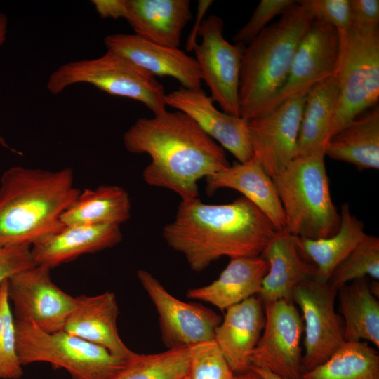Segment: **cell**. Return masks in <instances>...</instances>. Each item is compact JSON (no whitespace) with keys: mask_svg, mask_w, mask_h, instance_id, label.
Returning <instances> with one entry per match:
<instances>
[{"mask_svg":"<svg viewBox=\"0 0 379 379\" xmlns=\"http://www.w3.org/2000/svg\"><path fill=\"white\" fill-rule=\"evenodd\" d=\"M77 84H88L109 95L140 102L154 115L166 111V94L155 77L110 50L97 58L60 65L49 76L46 88L58 95Z\"/></svg>","mask_w":379,"mask_h":379,"instance_id":"cell-8","label":"cell"},{"mask_svg":"<svg viewBox=\"0 0 379 379\" xmlns=\"http://www.w3.org/2000/svg\"><path fill=\"white\" fill-rule=\"evenodd\" d=\"M324 157V152L297 157L272 178L285 215V231L293 237L326 238L340 227Z\"/></svg>","mask_w":379,"mask_h":379,"instance_id":"cell-5","label":"cell"},{"mask_svg":"<svg viewBox=\"0 0 379 379\" xmlns=\"http://www.w3.org/2000/svg\"><path fill=\"white\" fill-rule=\"evenodd\" d=\"M34 265L30 246H0V286L13 274Z\"/></svg>","mask_w":379,"mask_h":379,"instance_id":"cell-37","label":"cell"},{"mask_svg":"<svg viewBox=\"0 0 379 379\" xmlns=\"http://www.w3.org/2000/svg\"><path fill=\"white\" fill-rule=\"evenodd\" d=\"M260 255L269 265L257 295L263 305L279 300L293 302L295 288L315 277V265L303 259L295 237L285 230L277 232Z\"/></svg>","mask_w":379,"mask_h":379,"instance_id":"cell-21","label":"cell"},{"mask_svg":"<svg viewBox=\"0 0 379 379\" xmlns=\"http://www.w3.org/2000/svg\"><path fill=\"white\" fill-rule=\"evenodd\" d=\"M206 182L208 194L221 188L237 190L270 220L277 232L285 230V215L273 179L253 157L208 176Z\"/></svg>","mask_w":379,"mask_h":379,"instance_id":"cell-23","label":"cell"},{"mask_svg":"<svg viewBox=\"0 0 379 379\" xmlns=\"http://www.w3.org/2000/svg\"><path fill=\"white\" fill-rule=\"evenodd\" d=\"M8 28V18L2 13H0V47L4 44L6 39Z\"/></svg>","mask_w":379,"mask_h":379,"instance_id":"cell-40","label":"cell"},{"mask_svg":"<svg viewBox=\"0 0 379 379\" xmlns=\"http://www.w3.org/2000/svg\"><path fill=\"white\" fill-rule=\"evenodd\" d=\"M137 277L158 313L161 339L168 349L191 347L214 340L222 321L215 311L175 298L145 270H139Z\"/></svg>","mask_w":379,"mask_h":379,"instance_id":"cell-14","label":"cell"},{"mask_svg":"<svg viewBox=\"0 0 379 379\" xmlns=\"http://www.w3.org/2000/svg\"><path fill=\"white\" fill-rule=\"evenodd\" d=\"M370 277L379 279V239L366 234L350 255L335 269L328 284L337 291L348 282Z\"/></svg>","mask_w":379,"mask_h":379,"instance_id":"cell-32","label":"cell"},{"mask_svg":"<svg viewBox=\"0 0 379 379\" xmlns=\"http://www.w3.org/2000/svg\"><path fill=\"white\" fill-rule=\"evenodd\" d=\"M314 18L320 19L338 31L351 26L350 0H305Z\"/></svg>","mask_w":379,"mask_h":379,"instance_id":"cell-36","label":"cell"},{"mask_svg":"<svg viewBox=\"0 0 379 379\" xmlns=\"http://www.w3.org/2000/svg\"><path fill=\"white\" fill-rule=\"evenodd\" d=\"M293 0H262L253 13L248 22L234 36L235 44L245 46L252 41L276 16L281 15L294 4Z\"/></svg>","mask_w":379,"mask_h":379,"instance_id":"cell-35","label":"cell"},{"mask_svg":"<svg viewBox=\"0 0 379 379\" xmlns=\"http://www.w3.org/2000/svg\"><path fill=\"white\" fill-rule=\"evenodd\" d=\"M339 45L338 31L324 21L314 18L300 40L284 86L258 117L286 100L305 96L314 86L334 74Z\"/></svg>","mask_w":379,"mask_h":379,"instance_id":"cell-12","label":"cell"},{"mask_svg":"<svg viewBox=\"0 0 379 379\" xmlns=\"http://www.w3.org/2000/svg\"><path fill=\"white\" fill-rule=\"evenodd\" d=\"M367 278L353 281L338 290L345 342L361 340L379 347V302Z\"/></svg>","mask_w":379,"mask_h":379,"instance_id":"cell-29","label":"cell"},{"mask_svg":"<svg viewBox=\"0 0 379 379\" xmlns=\"http://www.w3.org/2000/svg\"><path fill=\"white\" fill-rule=\"evenodd\" d=\"M268 267L267 261L261 255L231 258L218 279L208 285L189 289L187 297L225 311L257 295Z\"/></svg>","mask_w":379,"mask_h":379,"instance_id":"cell-24","label":"cell"},{"mask_svg":"<svg viewBox=\"0 0 379 379\" xmlns=\"http://www.w3.org/2000/svg\"><path fill=\"white\" fill-rule=\"evenodd\" d=\"M121 240L119 225H65L33 244L31 252L36 265L52 269L81 255L112 248Z\"/></svg>","mask_w":379,"mask_h":379,"instance_id":"cell-19","label":"cell"},{"mask_svg":"<svg viewBox=\"0 0 379 379\" xmlns=\"http://www.w3.org/2000/svg\"><path fill=\"white\" fill-rule=\"evenodd\" d=\"M338 102L330 138L378 102L379 26L338 31Z\"/></svg>","mask_w":379,"mask_h":379,"instance_id":"cell-6","label":"cell"},{"mask_svg":"<svg viewBox=\"0 0 379 379\" xmlns=\"http://www.w3.org/2000/svg\"><path fill=\"white\" fill-rule=\"evenodd\" d=\"M15 326L22 366L48 362L66 370L72 379H111L131 361L64 331L47 333L31 321L18 320Z\"/></svg>","mask_w":379,"mask_h":379,"instance_id":"cell-7","label":"cell"},{"mask_svg":"<svg viewBox=\"0 0 379 379\" xmlns=\"http://www.w3.org/2000/svg\"><path fill=\"white\" fill-rule=\"evenodd\" d=\"M225 311L214 341L234 373H244L251 368V355L263 330L264 305L254 295Z\"/></svg>","mask_w":379,"mask_h":379,"instance_id":"cell-20","label":"cell"},{"mask_svg":"<svg viewBox=\"0 0 379 379\" xmlns=\"http://www.w3.org/2000/svg\"><path fill=\"white\" fill-rule=\"evenodd\" d=\"M192 347L138 354L111 379H182L189 373Z\"/></svg>","mask_w":379,"mask_h":379,"instance_id":"cell-31","label":"cell"},{"mask_svg":"<svg viewBox=\"0 0 379 379\" xmlns=\"http://www.w3.org/2000/svg\"><path fill=\"white\" fill-rule=\"evenodd\" d=\"M300 379H379V355L366 342H345Z\"/></svg>","mask_w":379,"mask_h":379,"instance_id":"cell-30","label":"cell"},{"mask_svg":"<svg viewBox=\"0 0 379 379\" xmlns=\"http://www.w3.org/2000/svg\"><path fill=\"white\" fill-rule=\"evenodd\" d=\"M231 379H263L258 373L250 368L241 373H234Z\"/></svg>","mask_w":379,"mask_h":379,"instance_id":"cell-41","label":"cell"},{"mask_svg":"<svg viewBox=\"0 0 379 379\" xmlns=\"http://www.w3.org/2000/svg\"><path fill=\"white\" fill-rule=\"evenodd\" d=\"M234 372L214 340L192 347L190 379H231Z\"/></svg>","mask_w":379,"mask_h":379,"instance_id":"cell-34","label":"cell"},{"mask_svg":"<svg viewBox=\"0 0 379 379\" xmlns=\"http://www.w3.org/2000/svg\"><path fill=\"white\" fill-rule=\"evenodd\" d=\"M305 96L286 100L268 113L248 121L253 157L272 178L297 157Z\"/></svg>","mask_w":379,"mask_h":379,"instance_id":"cell-15","label":"cell"},{"mask_svg":"<svg viewBox=\"0 0 379 379\" xmlns=\"http://www.w3.org/2000/svg\"><path fill=\"white\" fill-rule=\"evenodd\" d=\"M119 307L114 293L76 297V306L63 331L101 346L112 354L132 361L138 353L121 340L117 328Z\"/></svg>","mask_w":379,"mask_h":379,"instance_id":"cell-18","label":"cell"},{"mask_svg":"<svg viewBox=\"0 0 379 379\" xmlns=\"http://www.w3.org/2000/svg\"><path fill=\"white\" fill-rule=\"evenodd\" d=\"M223 20L215 15L200 24L201 44L193 48L201 69L202 81L210 89L211 98L222 112L240 117L239 83L241 64L246 46L229 43L223 36Z\"/></svg>","mask_w":379,"mask_h":379,"instance_id":"cell-11","label":"cell"},{"mask_svg":"<svg viewBox=\"0 0 379 379\" xmlns=\"http://www.w3.org/2000/svg\"><path fill=\"white\" fill-rule=\"evenodd\" d=\"M314 19L305 1H296L244 49L239 83V115L258 117L284 86L297 46Z\"/></svg>","mask_w":379,"mask_h":379,"instance_id":"cell-4","label":"cell"},{"mask_svg":"<svg viewBox=\"0 0 379 379\" xmlns=\"http://www.w3.org/2000/svg\"><path fill=\"white\" fill-rule=\"evenodd\" d=\"M91 2L102 18L118 19L124 17V0H93Z\"/></svg>","mask_w":379,"mask_h":379,"instance_id":"cell-39","label":"cell"},{"mask_svg":"<svg viewBox=\"0 0 379 379\" xmlns=\"http://www.w3.org/2000/svg\"><path fill=\"white\" fill-rule=\"evenodd\" d=\"M0 145L4 147H6V148H8V149H10L8 145L7 144V142H6V140H4V138L0 135Z\"/></svg>","mask_w":379,"mask_h":379,"instance_id":"cell-43","label":"cell"},{"mask_svg":"<svg viewBox=\"0 0 379 379\" xmlns=\"http://www.w3.org/2000/svg\"><path fill=\"white\" fill-rule=\"evenodd\" d=\"M338 93V81L334 73L314 86L305 95L297 157L324 152L335 115Z\"/></svg>","mask_w":379,"mask_h":379,"instance_id":"cell-27","label":"cell"},{"mask_svg":"<svg viewBox=\"0 0 379 379\" xmlns=\"http://www.w3.org/2000/svg\"><path fill=\"white\" fill-rule=\"evenodd\" d=\"M124 18L135 34L173 48L180 44L182 29L192 19L189 0H124Z\"/></svg>","mask_w":379,"mask_h":379,"instance_id":"cell-22","label":"cell"},{"mask_svg":"<svg viewBox=\"0 0 379 379\" xmlns=\"http://www.w3.org/2000/svg\"><path fill=\"white\" fill-rule=\"evenodd\" d=\"M7 280L0 286V379H20L23 368L17 352L15 319L7 295Z\"/></svg>","mask_w":379,"mask_h":379,"instance_id":"cell-33","label":"cell"},{"mask_svg":"<svg viewBox=\"0 0 379 379\" xmlns=\"http://www.w3.org/2000/svg\"><path fill=\"white\" fill-rule=\"evenodd\" d=\"M351 25L375 27L379 24L378 0H350Z\"/></svg>","mask_w":379,"mask_h":379,"instance_id":"cell-38","label":"cell"},{"mask_svg":"<svg viewBox=\"0 0 379 379\" xmlns=\"http://www.w3.org/2000/svg\"><path fill=\"white\" fill-rule=\"evenodd\" d=\"M277 232L270 220L241 196L225 204H204L198 197L181 199L162 236L192 270L200 272L221 257L260 256Z\"/></svg>","mask_w":379,"mask_h":379,"instance_id":"cell-2","label":"cell"},{"mask_svg":"<svg viewBox=\"0 0 379 379\" xmlns=\"http://www.w3.org/2000/svg\"><path fill=\"white\" fill-rule=\"evenodd\" d=\"M123 142L128 152L149 156L142 172L147 185L171 190L181 199L198 197L199 180L230 166L222 147L180 111L138 119Z\"/></svg>","mask_w":379,"mask_h":379,"instance_id":"cell-1","label":"cell"},{"mask_svg":"<svg viewBox=\"0 0 379 379\" xmlns=\"http://www.w3.org/2000/svg\"><path fill=\"white\" fill-rule=\"evenodd\" d=\"M80 192L69 167L5 171L0 178V246H31L60 230L61 215Z\"/></svg>","mask_w":379,"mask_h":379,"instance_id":"cell-3","label":"cell"},{"mask_svg":"<svg viewBox=\"0 0 379 379\" xmlns=\"http://www.w3.org/2000/svg\"><path fill=\"white\" fill-rule=\"evenodd\" d=\"M182 379H190V377L187 375V376L185 377V378H182Z\"/></svg>","mask_w":379,"mask_h":379,"instance_id":"cell-44","label":"cell"},{"mask_svg":"<svg viewBox=\"0 0 379 379\" xmlns=\"http://www.w3.org/2000/svg\"><path fill=\"white\" fill-rule=\"evenodd\" d=\"M340 225L333 235L310 239L295 237L299 252L316 267L314 279L328 282L335 269L366 236L364 224L350 213L348 204L340 208Z\"/></svg>","mask_w":379,"mask_h":379,"instance_id":"cell-26","label":"cell"},{"mask_svg":"<svg viewBox=\"0 0 379 379\" xmlns=\"http://www.w3.org/2000/svg\"><path fill=\"white\" fill-rule=\"evenodd\" d=\"M166 106L180 111L213 140L228 150L239 162L253 157L248 135V121L218 109L204 91L180 87L166 95Z\"/></svg>","mask_w":379,"mask_h":379,"instance_id":"cell-16","label":"cell"},{"mask_svg":"<svg viewBox=\"0 0 379 379\" xmlns=\"http://www.w3.org/2000/svg\"><path fill=\"white\" fill-rule=\"evenodd\" d=\"M265 324L251 355V367L284 379H300L303 321L295 303L279 300L264 305Z\"/></svg>","mask_w":379,"mask_h":379,"instance_id":"cell-13","label":"cell"},{"mask_svg":"<svg viewBox=\"0 0 379 379\" xmlns=\"http://www.w3.org/2000/svg\"><path fill=\"white\" fill-rule=\"evenodd\" d=\"M128 192L117 185L85 189L60 216L65 226L110 224L119 225L131 216Z\"/></svg>","mask_w":379,"mask_h":379,"instance_id":"cell-28","label":"cell"},{"mask_svg":"<svg viewBox=\"0 0 379 379\" xmlns=\"http://www.w3.org/2000/svg\"><path fill=\"white\" fill-rule=\"evenodd\" d=\"M107 50L114 51L154 76L171 77L182 88L201 89L202 77L195 58L179 48L148 41L133 34H113L105 37Z\"/></svg>","mask_w":379,"mask_h":379,"instance_id":"cell-17","label":"cell"},{"mask_svg":"<svg viewBox=\"0 0 379 379\" xmlns=\"http://www.w3.org/2000/svg\"><path fill=\"white\" fill-rule=\"evenodd\" d=\"M337 293L328 282L315 279L293 290L292 301L302 312L305 333L302 373L326 361L345 343L343 319L335 310Z\"/></svg>","mask_w":379,"mask_h":379,"instance_id":"cell-9","label":"cell"},{"mask_svg":"<svg viewBox=\"0 0 379 379\" xmlns=\"http://www.w3.org/2000/svg\"><path fill=\"white\" fill-rule=\"evenodd\" d=\"M251 368L258 373L263 379H284L267 369L255 367H251Z\"/></svg>","mask_w":379,"mask_h":379,"instance_id":"cell-42","label":"cell"},{"mask_svg":"<svg viewBox=\"0 0 379 379\" xmlns=\"http://www.w3.org/2000/svg\"><path fill=\"white\" fill-rule=\"evenodd\" d=\"M325 156L354 165L359 170L379 168V108L359 115L332 135Z\"/></svg>","mask_w":379,"mask_h":379,"instance_id":"cell-25","label":"cell"},{"mask_svg":"<svg viewBox=\"0 0 379 379\" xmlns=\"http://www.w3.org/2000/svg\"><path fill=\"white\" fill-rule=\"evenodd\" d=\"M51 268L36 265L7 280V295L15 320L31 321L47 333L63 331L76 306L51 278Z\"/></svg>","mask_w":379,"mask_h":379,"instance_id":"cell-10","label":"cell"}]
</instances>
